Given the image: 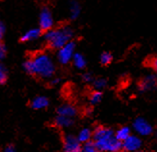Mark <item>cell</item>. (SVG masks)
Here are the masks:
<instances>
[{
  "label": "cell",
  "instance_id": "1",
  "mask_svg": "<svg viewBox=\"0 0 157 152\" xmlns=\"http://www.w3.org/2000/svg\"><path fill=\"white\" fill-rule=\"evenodd\" d=\"M23 68L28 74L43 79L52 78L55 73V64L46 53H38L31 59L26 60L23 64Z\"/></svg>",
  "mask_w": 157,
  "mask_h": 152
},
{
  "label": "cell",
  "instance_id": "2",
  "mask_svg": "<svg viewBox=\"0 0 157 152\" xmlns=\"http://www.w3.org/2000/svg\"><path fill=\"white\" fill-rule=\"evenodd\" d=\"M93 141L99 152H117L122 149V142L115 137L114 131L108 127L98 126L95 128Z\"/></svg>",
  "mask_w": 157,
  "mask_h": 152
},
{
  "label": "cell",
  "instance_id": "3",
  "mask_svg": "<svg viewBox=\"0 0 157 152\" xmlns=\"http://www.w3.org/2000/svg\"><path fill=\"white\" fill-rule=\"evenodd\" d=\"M74 30L70 25H62L44 33V40L48 47L58 50L67 43L73 40Z\"/></svg>",
  "mask_w": 157,
  "mask_h": 152
},
{
  "label": "cell",
  "instance_id": "4",
  "mask_svg": "<svg viewBox=\"0 0 157 152\" xmlns=\"http://www.w3.org/2000/svg\"><path fill=\"white\" fill-rule=\"evenodd\" d=\"M76 43L71 40L57 50V60L61 65H67L71 63L72 58L75 54Z\"/></svg>",
  "mask_w": 157,
  "mask_h": 152
},
{
  "label": "cell",
  "instance_id": "5",
  "mask_svg": "<svg viewBox=\"0 0 157 152\" xmlns=\"http://www.w3.org/2000/svg\"><path fill=\"white\" fill-rule=\"evenodd\" d=\"M39 25L43 32H47L54 27V17L52 12L47 7H44L40 10L39 16Z\"/></svg>",
  "mask_w": 157,
  "mask_h": 152
},
{
  "label": "cell",
  "instance_id": "6",
  "mask_svg": "<svg viewBox=\"0 0 157 152\" xmlns=\"http://www.w3.org/2000/svg\"><path fill=\"white\" fill-rule=\"evenodd\" d=\"M82 143L79 142L77 136L72 134L65 135L63 139V151L64 152H81Z\"/></svg>",
  "mask_w": 157,
  "mask_h": 152
},
{
  "label": "cell",
  "instance_id": "7",
  "mask_svg": "<svg viewBox=\"0 0 157 152\" xmlns=\"http://www.w3.org/2000/svg\"><path fill=\"white\" fill-rule=\"evenodd\" d=\"M133 129L139 136H149L152 133V126L147 120L143 117H138L133 122Z\"/></svg>",
  "mask_w": 157,
  "mask_h": 152
},
{
  "label": "cell",
  "instance_id": "8",
  "mask_svg": "<svg viewBox=\"0 0 157 152\" xmlns=\"http://www.w3.org/2000/svg\"><path fill=\"white\" fill-rule=\"evenodd\" d=\"M142 147V140L139 135L131 134L125 141L122 142V150L125 152H136Z\"/></svg>",
  "mask_w": 157,
  "mask_h": 152
},
{
  "label": "cell",
  "instance_id": "9",
  "mask_svg": "<svg viewBox=\"0 0 157 152\" xmlns=\"http://www.w3.org/2000/svg\"><path fill=\"white\" fill-rule=\"evenodd\" d=\"M138 88L141 92H151L152 89H155L157 88V75L156 74H148L143 77L139 84Z\"/></svg>",
  "mask_w": 157,
  "mask_h": 152
},
{
  "label": "cell",
  "instance_id": "10",
  "mask_svg": "<svg viewBox=\"0 0 157 152\" xmlns=\"http://www.w3.org/2000/svg\"><path fill=\"white\" fill-rule=\"evenodd\" d=\"M43 31L40 28H31L29 30H27L23 35L20 38V40L23 43H29V41H34L38 40L40 36H42Z\"/></svg>",
  "mask_w": 157,
  "mask_h": 152
},
{
  "label": "cell",
  "instance_id": "11",
  "mask_svg": "<svg viewBox=\"0 0 157 152\" xmlns=\"http://www.w3.org/2000/svg\"><path fill=\"white\" fill-rule=\"evenodd\" d=\"M57 115L59 116H64L67 117H74L77 115V109L71 104H64L60 106L57 110Z\"/></svg>",
  "mask_w": 157,
  "mask_h": 152
},
{
  "label": "cell",
  "instance_id": "12",
  "mask_svg": "<svg viewBox=\"0 0 157 152\" xmlns=\"http://www.w3.org/2000/svg\"><path fill=\"white\" fill-rule=\"evenodd\" d=\"M81 5L77 0H71L69 4V13L71 20H76L81 15Z\"/></svg>",
  "mask_w": 157,
  "mask_h": 152
},
{
  "label": "cell",
  "instance_id": "13",
  "mask_svg": "<svg viewBox=\"0 0 157 152\" xmlns=\"http://www.w3.org/2000/svg\"><path fill=\"white\" fill-rule=\"evenodd\" d=\"M49 105V100L46 96L39 95L34 97L31 101V107L34 110H43Z\"/></svg>",
  "mask_w": 157,
  "mask_h": 152
},
{
  "label": "cell",
  "instance_id": "14",
  "mask_svg": "<svg viewBox=\"0 0 157 152\" xmlns=\"http://www.w3.org/2000/svg\"><path fill=\"white\" fill-rule=\"evenodd\" d=\"M55 124L59 128H70L74 124V120L72 117L57 115L55 117Z\"/></svg>",
  "mask_w": 157,
  "mask_h": 152
},
{
  "label": "cell",
  "instance_id": "15",
  "mask_svg": "<svg viewBox=\"0 0 157 152\" xmlns=\"http://www.w3.org/2000/svg\"><path fill=\"white\" fill-rule=\"evenodd\" d=\"M71 63L73 66L77 68V70H84L87 66V60L83 54H81L79 52H75L74 56L72 58Z\"/></svg>",
  "mask_w": 157,
  "mask_h": 152
},
{
  "label": "cell",
  "instance_id": "16",
  "mask_svg": "<svg viewBox=\"0 0 157 152\" xmlns=\"http://www.w3.org/2000/svg\"><path fill=\"white\" fill-rule=\"evenodd\" d=\"M93 135H94V132L89 128H83L81 129L78 134H77V138L79 142L83 144L85 142H88L93 140Z\"/></svg>",
  "mask_w": 157,
  "mask_h": 152
},
{
  "label": "cell",
  "instance_id": "17",
  "mask_svg": "<svg viewBox=\"0 0 157 152\" xmlns=\"http://www.w3.org/2000/svg\"><path fill=\"white\" fill-rule=\"evenodd\" d=\"M132 133H131V129L127 127V126H122V127H120L117 131L115 132V137L117 138V139L120 141V142H124L125 141L127 138L130 136Z\"/></svg>",
  "mask_w": 157,
  "mask_h": 152
},
{
  "label": "cell",
  "instance_id": "18",
  "mask_svg": "<svg viewBox=\"0 0 157 152\" xmlns=\"http://www.w3.org/2000/svg\"><path fill=\"white\" fill-rule=\"evenodd\" d=\"M92 85H93L94 89H97V91H102V89L107 87L108 81H107L106 78L98 77V78H94V80L92 83Z\"/></svg>",
  "mask_w": 157,
  "mask_h": 152
},
{
  "label": "cell",
  "instance_id": "19",
  "mask_svg": "<svg viewBox=\"0 0 157 152\" xmlns=\"http://www.w3.org/2000/svg\"><path fill=\"white\" fill-rule=\"evenodd\" d=\"M102 92L101 91H97V89H94V92L91 93L90 96H89V101L92 105H97L98 103H100V101L102 100Z\"/></svg>",
  "mask_w": 157,
  "mask_h": 152
},
{
  "label": "cell",
  "instance_id": "20",
  "mask_svg": "<svg viewBox=\"0 0 157 152\" xmlns=\"http://www.w3.org/2000/svg\"><path fill=\"white\" fill-rule=\"evenodd\" d=\"M113 61V55L109 51H103L99 56V62L102 66H108L112 63Z\"/></svg>",
  "mask_w": 157,
  "mask_h": 152
},
{
  "label": "cell",
  "instance_id": "21",
  "mask_svg": "<svg viewBox=\"0 0 157 152\" xmlns=\"http://www.w3.org/2000/svg\"><path fill=\"white\" fill-rule=\"evenodd\" d=\"M81 152H99L94 142L92 140L88 142H85L82 144V150Z\"/></svg>",
  "mask_w": 157,
  "mask_h": 152
},
{
  "label": "cell",
  "instance_id": "22",
  "mask_svg": "<svg viewBox=\"0 0 157 152\" xmlns=\"http://www.w3.org/2000/svg\"><path fill=\"white\" fill-rule=\"evenodd\" d=\"M8 77V74H7V70L5 66L0 63V84H4Z\"/></svg>",
  "mask_w": 157,
  "mask_h": 152
},
{
  "label": "cell",
  "instance_id": "23",
  "mask_svg": "<svg viewBox=\"0 0 157 152\" xmlns=\"http://www.w3.org/2000/svg\"><path fill=\"white\" fill-rule=\"evenodd\" d=\"M147 65L155 72V74L157 75V56L149 58L148 61H147Z\"/></svg>",
  "mask_w": 157,
  "mask_h": 152
},
{
  "label": "cell",
  "instance_id": "24",
  "mask_svg": "<svg viewBox=\"0 0 157 152\" xmlns=\"http://www.w3.org/2000/svg\"><path fill=\"white\" fill-rule=\"evenodd\" d=\"M82 80H83L85 83H88V84H90V83L92 84L93 81L94 80V77L91 72H85V73H83V75H82Z\"/></svg>",
  "mask_w": 157,
  "mask_h": 152
},
{
  "label": "cell",
  "instance_id": "25",
  "mask_svg": "<svg viewBox=\"0 0 157 152\" xmlns=\"http://www.w3.org/2000/svg\"><path fill=\"white\" fill-rule=\"evenodd\" d=\"M6 53H7V49H6V47L5 45L0 41V61H2L5 56H6Z\"/></svg>",
  "mask_w": 157,
  "mask_h": 152
},
{
  "label": "cell",
  "instance_id": "26",
  "mask_svg": "<svg viewBox=\"0 0 157 152\" xmlns=\"http://www.w3.org/2000/svg\"><path fill=\"white\" fill-rule=\"evenodd\" d=\"M4 34H5V26L1 21H0V41H1V40L3 39Z\"/></svg>",
  "mask_w": 157,
  "mask_h": 152
},
{
  "label": "cell",
  "instance_id": "27",
  "mask_svg": "<svg viewBox=\"0 0 157 152\" xmlns=\"http://www.w3.org/2000/svg\"><path fill=\"white\" fill-rule=\"evenodd\" d=\"M4 152H17V151H16L15 146H6V147H5Z\"/></svg>",
  "mask_w": 157,
  "mask_h": 152
},
{
  "label": "cell",
  "instance_id": "28",
  "mask_svg": "<svg viewBox=\"0 0 157 152\" xmlns=\"http://www.w3.org/2000/svg\"><path fill=\"white\" fill-rule=\"evenodd\" d=\"M60 83V79L59 78H51V80H50V84L51 85H53V86H55V85H57V84H59Z\"/></svg>",
  "mask_w": 157,
  "mask_h": 152
},
{
  "label": "cell",
  "instance_id": "29",
  "mask_svg": "<svg viewBox=\"0 0 157 152\" xmlns=\"http://www.w3.org/2000/svg\"><path fill=\"white\" fill-rule=\"evenodd\" d=\"M117 152H125V151H124V150H122V149H121V150H120V151H117Z\"/></svg>",
  "mask_w": 157,
  "mask_h": 152
},
{
  "label": "cell",
  "instance_id": "30",
  "mask_svg": "<svg viewBox=\"0 0 157 152\" xmlns=\"http://www.w3.org/2000/svg\"><path fill=\"white\" fill-rule=\"evenodd\" d=\"M136 152H143V151H141V150H139V151H136Z\"/></svg>",
  "mask_w": 157,
  "mask_h": 152
}]
</instances>
